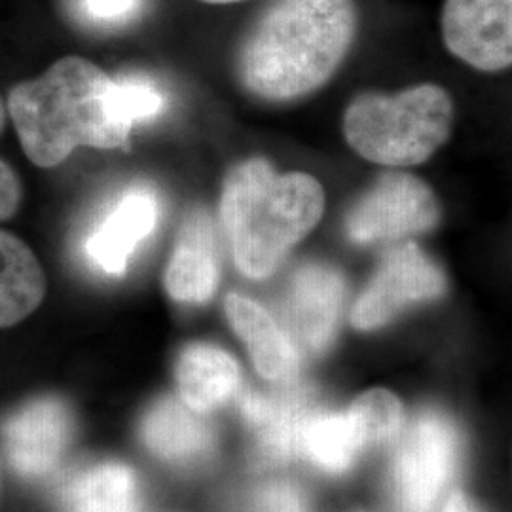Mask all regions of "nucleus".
<instances>
[{
    "mask_svg": "<svg viewBox=\"0 0 512 512\" xmlns=\"http://www.w3.org/2000/svg\"><path fill=\"white\" fill-rule=\"evenodd\" d=\"M247 512H310L302 492L285 480H272L258 486L247 505Z\"/></svg>",
    "mask_w": 512,
    "mask_h": 512,
    "instance_id": "nucleus-22",
    "label": "nucleus"
},
{
    "mask_svg": "<svg viewBox=\"0 0 512 512\" xmlns=\"http://www.w3.org/2000/svg\"><path fill=\"white\" fill-rule=\"evenodd\" d=\"M325 211V192L306 173H275L260 158L234 167L222 188L220 220L239 270L274 274Z\"/></svg>",
    "mask_w": 512,
    "mask_h": 512,
    "instance_id": "nucleus-3",
    "label": "nucleus"
},
{
    "mask_svg": "<svg viewBox=\"0 0 512 512\" xmlns=\"http://www.w3.org/2000/svg\"><path fill=\"white\" fill-rule=\"evenodd\" d=\"M349 414L355 418L366 444H382L393 439L403 425V408L395 395L374 389L351 404Z\"/></svg>",
    "mask_w": 512,
    "mask_h": 512,
    "instance_id": "nucleus-20",
    "label": "nucleus"
},
{
    "mask_svg": "<svg viewBox=\"0 0 512 512\" xmlns=\"http://www.w3.org/2000/svg\"><path fill=\"white\" fill-rule=\"evenodd\" d=\"M6 122V109L0 97V133ZM21 203V183L14 167L4 158H0V220L10 219L16 215Z\"/></svg>",
    "mask_w": 512,
    "mask_h": 512,
    "instance_id": "nucleus-24",
    "label": "nucleus"
},
{
    "mask_svg": "<svg viewBox=\"0 0 512 512\" xmlns=\"http://www.w3.org/2000/svg\"><path fill=\"white\" fill-rule=\"evenodd\" d=\"M439 220L440 203L427 184L387 173L351 207L346 230L355 243L397 241L433 230Z\"/></svg>",
    "mask_w": 512,
    "mask_h": 512,
    "instance_id": "nucleus-6",
    "label": "nucleus"
},
{
    "mask_svg": "<svg viewBox=\"0 0 512 512\" xmlns=\"http://www.w3.org/2000/svg\"><path fill=\"white\" fill-rule=\"evenodd\" d=\"M226 315L249 349L258 374L272 382L291 384L298 372V351L270 313L241 294H230Z\"/></svg>",
    "mask_w": 512,
    "mask_h": 512,
    "instance_id": "nucleus-15",
    "label": "nucleus"
},
{
    "mask_svg": "<svg viewBox=\"0 0 512 512\" xmlns=\"http://www.w3.org/2000/svg\"><path fill=\"white\" fill-rule=\"evenodd\" d=\"M442 35L448 50L480 71L512 63V0H446Z\"/></svg>",
    "mask_w": 512,
    "mask_h": 512,
    "instance_id": "nucleus-9",
    "label": "nucleus"
},
{
    "mask_svg": "<svg viewBox=\"0 0 512 512\" xmlns=\"http://www.w3.org/2000/svg\"><path fill=\"white\" fill-rule=\"evenodd\" d=\"M112 107L118 120L133 128L135 122H145L164 109V95L141 76H128L112 80Z\"/></svg>",
    "mask_w": 512,
    "mask_h": 512,
    "instance_id": "nucleus-21",
    "label": "nucleus"
},
{
    "mask_svg": "<svg viewBox=\"0 0 512 512\" xmlns=\"http://www.w3.org/2000/svg\"><path fill=\"white\" fill-rule=\"evenodd\" d=\"M366 446L365 437L349 410L342 414L313 412L302 433L300 454H306L329 473H342L353 465Z\"/></svg>",
    "mask_w": 512,
    "mask_h": 512,
    "instance_id": "nucleus-18",
    "label": "nucleus"
},
{
    "mask_svg": "<svg viewBox=\"0 0 512 512\" xmlns=\"http://www.w3.org/2000/svg\"><path fill=\"white\" fill-rule=\"evenodd\" d=\"M46 296V275L33 249L0 230V329L21 323Z\"/></svg>",
    "mask_w": 512,
    "mask_h": 512,
    "instance_id": "nucleus-16",
    "label": "nucleus"
},
{
    "mask_svg": "<svg viewBox=\"0 0 512 512\" xmlns=\"http://www.w3.org/2000/svg\"><path fill=\"white\" fill-rule=\"evenodd\" d=\"M177 382L184 403L198 412H209L238 393L241 376L226 351L192 344L177 361Z\"/></svg>",
    "mask_w": 512,
    "mask_h": 512,
    "instance_id": "nucleus-17",
    "label": "nucleus"
},
{
    "mask_svg": "<svg viewBox=\"0 0 512 512\" xmlns=\"http://www.w3.org/2000/svg\"><path fill=\"white\" fill-rule=\"evenodd\" d=\"M143 0H73L78 19L95 27H116L135 18Z\"/></svg>",
    "mask_w": 512,
    "mask_h": 512,
    "instance_id": "nucleus-23",
    "label": "nucleus"
},
{
    "mask_svg": "<svg viewBox=\"0 0 512 512\" xmlns=\"http://www.w3.org/2000/svg\"><path fill=\"white\" fill-rule=\"evenodd\" d=\"M446 279L439 266L416 243H404L385 255L351 311V323L359 330H374L389 323L410 304L439 298Z\"/></svg>",
    "mask_w": 512,
    "mask_h": 512,
    "instance_id": "nucleus-7",
    "label": "nucleus"
},
{
    "mask_svg": "<svg viewBox=\"0 0 512 512\" xmlns=\"http://www.w3.org/2000/svg\"><path fill=\"white\" fill-rule=\"evenodd\" d=\"M137 478L128 465L107 461L78 476L69 490V512H137Z\"/></svg>",
    "mask_w": 512,
    "mask_h": 512,
    "instance_id": "nucleus-19",
    "label": "nucleus"
},
{
    "mask_svg": "<svg viewBox=\"0 0 512 512\" xmlns=\"http://www.w3.org/2000/svg\"><path fill=\"white\" fill-rule=\"evenodd\" d=\"M459 435L439 412L408 427L391 465V494L399 512H431L458 467Z\"/></svg>",
    "mask_w": 512,
    "mask_h": 512,
    "instance_id": "nucleus-5",
    "label": "nucleus"
},
{
    "mask_svg": "<svg viewBox=\"0 0 512 512\" xmlns=\"http://www.w3.org/2000/svg\"><path fill=\"white\" fill-rule=\"evenodd\" d=\"M454 124L452 97L425 84L395 95H359L344 116L349 145L374 164L418 165L439 150Z\"/></svg>",
    "mask_w": 512,
    "mask_h": 512,
    "instance_id": "nucleus-4",
    "label": "nucleus"
},
{
    "mask_svg": "<svg viewBox=\"0 0 512 512\" xmlns=\"http://www.w3.org/2000/svg\"><path fill=\"white\" fill-rule=\"evenodd\" d=\"M442 512H480L463 494H454Z\"/></svg>",
    "mask_w": 512,
    "mask_h": 512,
    "instance_id": "nucleus-25",
    "label": "nucleus"
},
{
    "mask_svg": "<svg viewBox=\"0 0 512 512\" xmlns=\"http://www.w3.org/2000/svg\"><path fill=\"white\" fill-rule=\"evenodd\" d=\"M344 304V281L321 264L302 266L293 275L283 302V317L294 348L321 353L336 332Z\"/></svg>",
    "mask_w": 512,
    "mask_h": 512,
    "instance_id": "nucleus-10",
    "label": "nucleus"
},
{
    "mask_svg": "<svg viewBox=\"0 0 512 512\" xmlns=\"http://www.w3.org/2000/svg\"><path fill=\"white\" fill-rule=\"evenodd\" d=\"M239 404L243 418L255 435L260 459L279 463L300 454L304 427L315 412L304 391L289 387L270 395L245 391Z\"/></svg>",
    "mask_w": 512,
    "mask_h": 512,
    "instance_id": "nucleus-11",
    "label": "nucleus"
},
{
    "mask_svg": "<svg viewBox=\"0 0 512 512\" xmlns=\"http://www.w3.org/2000/svg\"><path fill=\"white\" fill-rule=\"evenodd\" d=\"M8 112L23 152L38 167L65 162L78 147H124L131 133L112 107V80L76 55L14 86Z\"/></svg>",
    "mask_w": 512,
    "mask_h": 512,
    "instance_id": "nucleus-1",
    "label": "nucleus"
},
{
    "mask_svg": "<svg viewBox=\"0 0 512 512\" xmlns=\"http://www.w3.org/2000/svg\"><path fill=\"white\" fill-rule=\"evenodd\" d=\"M219 281V262L215 253L213 222L196 209L184 219L175 251L165 270V291L186 304L207 302Z\"/></svg>",
    "mask_w": 512,
    "mask_h": 512,
    "instance_id": "nucleus-13",
    "label": "nucleus"
},
{
    "mask_svg": "<svg viewBox=\"0 0 512 512\" xmlns=\"http://www.w3.org/2000/svg\"><path fill=\"white\" fill-rule=\"evenodd\" d=\"M73 433L71 410L55 397L23 404L0 427V439L12 469L31 480L46 478L61 467Z\"/></svg>",
    "mask_w": 512,
    "mask_h": 512,
    "instance_id": "nucleus-8",
    "label": "nucleus"
},
{
    "mask_svg": "<svg viewBox=\"0 0 512 512\" xmlns=\"http://www.w3.org/2000/svg\"><path fill=\"white\" fill-rule=\"evenodd\" d=\"M141 439L154 456L175 465L200 463L215 448V431L202 412L173 397L148 410L141 423Z\"/></svg>",
    "mask_w": 512,
    "mask_h": 512,
    "instance_id": "nucleus-14",
    "label": "nucleus"
},
{
    "mask_svg": "<svg viewBox=\"0 0 512 512\" xmlns=\"http://www.w3.org/2000/svg\"><path fill=\"white\" fill-rule=\"evenodd\" d=\"M353 35L351 0H277L243 46L241 80L272 101L306 95L338 69Z\"/></svg>",
    "mask_w": 512,
    "mask_h": 512,
    "instance_id": "nucleus-2",
    "label": "nucleus"
},
{
    "mask_svg": "<svg viewBox=\"0 0 512 512\" xmlns=\"http://www.w3.org/2000/svg\"><path fill=\"white\" fill-rule=\"evenodd\" d=\"M205 2H213V4H226V2H238V0H205Z\"/></svg>",
    "mask_w": 512,
    "mask_h": 512,
    "instance_id": "nucleus-26",
    "label": "nucleus"
},
{
    "mask_svg": "<svg viewBox=\"0 0 512 512\" xmlns=\"http://www.w3.org/2000/svg\"><path fill=\"white\" fill-rule=\"evenodd\" d=\"M160 205L152 190L131 188L86 241V256L107 275H122L141 241L154 232Z\"/></svg>",
    "mask_w": 512,
    "mask_h": 512,
    "instance_id": "nucleus-12",
    "label": "nucleus"
}]
</instances>
